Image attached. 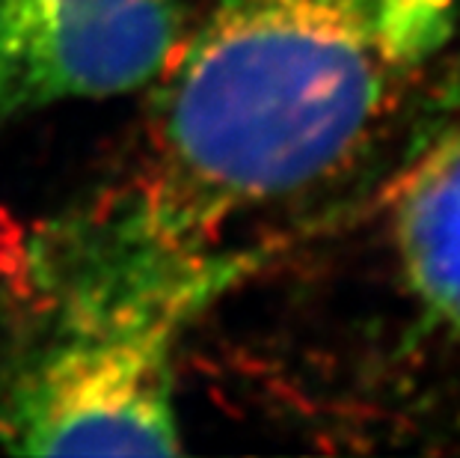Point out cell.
I'll list each match as a JSON object with an SVG mask.
<instances>
[{
    "label": "cell",
    "instance_id": "cell-1",
    "mask_svg": "<svg viewBox=\"0 0 460 458\" xmlns=\"http://www.w3.org/2000/svg\"><path fill=\"white\" fill-rule=\"evenodd\" d=\"M457 33L460 0H214L107 202L172 247L223 250L238 220L341 176Z\"/></svg>",
    "mask_w": 460,
    "mask_h": 458
},
{
    "label": "cell",
    "instance_id": "cell-2",
    "mask_svg": "<svg viewBox=\"0 0 460 458\" xmlns=\"http://www.w3.org/2000/svg\"><path fill=\"white\" fill-rule=\"evenodd\" d=\"M256 250H179L104 202L39 247L42 339L0 390V444L24 455H175L184 328L259 265Z\"/></svg>",
    "mask_w": 460,
    "mask_h": 458
},
{
    "label": "cell",
    "instance_id": "cell-3",
    "mask_svg": "<svg viewBox=\"0 0 460 458\" xmlns=\"http://www.w3.org/2000/svg\"><path fill=\"white\" fill-rule=\"evenodd\" d=\"M184 22V0H0V125L152 84Z\"/></svg>",
    "mask_w": 460,
    "mask_h": 458
},
{
    "label": "cell",
    "instance_id": "cell-4",
    "mask_svg": "<svg viewBox=\"0 0 460 458\" xmlns=\"http://www.w3.org/2000/svg\"><path fill=\"white\" fill-rule=\"evenodd\" d=\"M393 241L419 307L460 343V129L439 140L401 184Z\"/></svg>",
    "mask_w": 460,
    "mask_h": 458
}]
</instances>
